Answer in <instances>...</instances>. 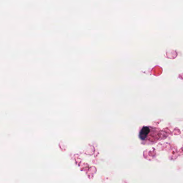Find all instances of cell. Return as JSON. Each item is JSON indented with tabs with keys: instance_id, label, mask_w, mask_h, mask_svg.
<instances>
[{
	"instance_id": "cell-1",
	"label": "cell",
	"mask_w": 183,
	"mask_h": 183,
	"mask_svg": "<svg viewBox=\"0 0 183 183\" xmlns=\"http://www.w3.org/2000/svg\"><path fill=\"white\" fill-rule=\"evenodd\" d=\"M139 137L142 141L154 143L160 139L161 133L157 129L150 126H145L140 131Z\"/></svg>"
}]
</instances>
